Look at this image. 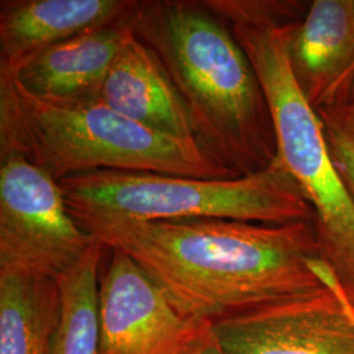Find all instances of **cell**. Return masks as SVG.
<instances>
[{
	"mask_svg": "<svg viewBox=\"0 0 354 354\" xmlns=\"http://www.w3.org/2000/svg\"><path fill=\"white\" fill-rule=\"evenodd\" d=\"M129 254L187 317L213 323L317 290L315 222L230 219L111 222L82 226Z\"/></svg>",
	"mask_w": 354,
	"mask_h": 354,
	"instance_id": "cell-1",
	"label": "cell"
},
{
	"mask_svg": "<svg viewBox=\"0 0 354 354\" xmlns=\"http://www.w3.org/2000/svg\"><path fill=\"white\" fill-rule=\"evenodd\" d=\"M127 21L165 64L205 151L239 177L274 162L264 92L222 17L203 1H143Z\"/></svg>",
	"mask_w": 354,
	"mask_h": 354,
	"instance_id": "cell-2",
	"label": "cell"
},
{
	"mask_svg": "<svg viewBox=\"0 0 354 354\" xmlns=\"http://www.w3.org/2000/svg\"><path fill=\"white\" fill-rule=\"evenodd\" d=\"M221 16L252 64L270 112L277 158L315 214L323 259L354 277V203L330 158L324 127L304 99L289 62V39L310 3L205 0Z\"/></svg>",
	"mask_w": 354,
	"mask_h": 354,
	"instance_id": "cell-3",
	"label": "cell"
},
{
	"mask_svg": "<svg viewBox=\"0 0 354 354\" xmlns=\"http://www.w3.org/2000/svg\"><path fill=\"white\" fill-rule=\"evenodd\" d=\"M16 155L57 183L97 171L236 178L203 147L150 130L100 99L49 102L0 68V158Z\"/></svg>",
	"mask_w": 354,
	"mask_h": 354,
	"instance_id": "cell-4",
	"label": "cell"
},
{
	"mask_svg": "<svg viewBox=\"0 0 354 354\" xmlns=\"http://www.w3.org/2000/svg\"><path fill=\"white\" fill-rule=\"evenodd\" d=\"M80 226L111 222L230 219L260 225L315 222L311 203L279 158L236 178L97 171L59 181Z\"/></svg>",
	"mask_w": 354,
	"mask_h": 354,
	"instance_id": "cell-5",
	"label": "cell"
},
{
	"mask_svg": "<svg viewBox=\"0 0 354 354\" xmlns=\"http://www.w3.org/2000/svg\"><path fill=\"white\" fill-rule=\"evenodd\" d=\"M323 286L212 323L227 354H354V277L323 257L311 261Z\"/></svg>",
	"mask_w": 354,
	"mask_h": 354,
	"instance_id": "cell-6",
	"label": "cell"
},
{
	"mask_svg": "<svg viewBox=\"0 0 354 354\" xmlns=\"http://www.w3.org/2000/svg\"><path fill=\"white\" fill-rule=\"evenodd\" d=\"M0 162V269L57 279L96 238L70 213L53 177L21 156Z\"/></svg>",
	"mask_w": 354,
	"mask_h": 354,
	"instance_id": "cell-7",
	"label": "cell"
},
{
	"mask_svg": "<svg viewBox=\"0 0 354 354\" xmlns=\"http://www.w3.org/2000/svg\"><path fill=\"white\" fill-rule=\"evenodd\" d=\"M100 276L99 354H184L212 323L180 313L129 254L111 250Z\"/></svg>",
	"mask_w": 354,
	"mask_h": 354,
	"instance_id": "cell-8",
	"label": "cell"
},
{
	"mask_svg": "<svg viewBox=\"0 0 354 354\" xmlns=\"http://www.w3.org/2000/svg\"><path fill=\"white\" fill-rule=\"evenodd\" d=\"M291 71L319 112L333 105L354 76V0H314L289 39Z\"/></svg>",
	"mask_w": 354,
	"mask_h": 354,
	"instance_id": "cell-9",
	"label": "cell"
},
{
	"mask_svg": "<svg viewBox=\"0 0 354 354\" xmlns=\"http://www.w3.org/2000/svg\"><path fill=\"white\" fill-rule=\"evenodd\" d=\"M100 100L156 133L198 143L187 105L165 64L129 24Z\"/></svg>",
	"mask_w": 354,
	"mask_h": 354,
	"instance_id": "cell-10",
	"label": "cell"
},
{
	"mask_svg": "<svg viewBox=\"0 0 354 354\" xmlns=\"http://www.w3.org/2000/svg\"><path fill=\"white\" fill-rule=\"evenodd\" d=\"M127 32L125 19L38 51L10 70L0 68L10 73L29 95L44 102L100 99Z\"/></svg>",
	"mask_w": 354,
	"mask_h": 354,
	"instance_id": "cell-11",
	"label": "cell"
},
{
	"mask_svg": "<svg viewBox=\"0 0 354 354\" xmlns=\"http://www.w3.org/2000/svg\"><path fill=\"white\" fill-rule=\"evenodd\" d=\"M134 4L124 0L3 1L0 67L10 70L55 44L121 23Z\"/></svg>",
	"mask_w": 354,
	"mask_h": 354,
	"instance_id": "cell-12",
	"label": "cell"
},
{
	"mask_svg": "<svg viewBox=\"0 0 354 354\" xmlns=\"http://www.w3.org/2000/svg\"><path fill=\"white\" fill-rule=\"evenodd\" d=\"M58 313L57 279L0 269V354H46Z\"/></svg>",
	"mask_w": 354,
	"mask_h": 354,
	"instance_id": "cell-13",
	"label": "cell"
},
{
	"mask_svg": "<svg viewBox=\"0 0 354 354\" xmlns=\"http://www.w3.org/2000/svg\"><path fill=\"white\" fill-rule=\"evenodd\" d=\"M104 245H91L58 279L59 313L46 354H99V290Z\"/></svg>",
	"mask_w": 354,
	"mask_h": 354,
	"instance_id": "cell-14",
	"label": "cell"
},
{
	"mask_svg": "<svg viewBox=\"0 0 354 354\" xmlns=\"http://www.w3.org/2000/svg\"><path fill=\"white\" fill-rule=\"evenodd\" d=\"M320 118L328 142L332 162L354 203V133L328 118Z\"/></svg>",
	"mask_w": 354,
	"mask_h": 354,
	"instance_id": "cell-15",
	"label": "cell"
},
{
	"mask_svg": "<svg viewBox=\"0 0 354 354\" xmlns=\"http://www.w3.org/2000/svg\"><path fill=\"white\" fill-rule=\"evenodd\" d=\"M317 113L354 133V76L336 102Z\"/></svg>",
	"mask_w": 354,
	"mask_h": 354,
	"instance_id": "cell-16",
	"label": "cell"
},
{
	"mask_svg": "<svg viewBox=\"0 0 354 354\" xmlns=\"http://www.w3.org/2000/svg\"><path fill=\"white\" fill-rule=\"evenodd\" d=\"M184 354H227L219 346L215 340L214 333L212 329V324L205 329L203 335L193 342L189 349Z\"/></svg>",
	"mask_w": 354,
	"mask_h": 354,
	"instance_id": "cell-17",
	"label": "cell"
}]
</instances>
